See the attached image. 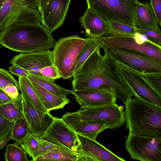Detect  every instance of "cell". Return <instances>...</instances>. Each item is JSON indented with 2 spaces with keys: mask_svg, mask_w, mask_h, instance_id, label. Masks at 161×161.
Returning <instances> with one entry per match:
<instances>
[{
  "mask_svg": "<svg viewBox=\"0 0 161 161\" xmlns=\"http://www.w3.org/2000/svg\"><path fill=\"white\" fill-rule=\"evenodd\" d=\"M101 48L93 51L73 77V90L107 89L125 102L134 96L133 92L120 74L117 63L106 53L103 55Z\"/></svg>",
  "mask_w": 161,
  "mask_h": 161,
  "instance_id": "cell-1",
  "label": "cell"
},
{
  "mask_svg": "<svg viewBox=\"0 0 161 161\" xmlns=\"http://www.w3.org/2000/svg\"><path fill=\"white\" fill-rule=\"evenodd\" d=\"M55 42L52 33L40 23L14 24L0 32V45L20 53L48 50Z\"/></svg>",
  "mask_w": 161,
  "mask_h": 161,
  "instance_id": "cell-2",
  "label": "cell"
},
{
  "mask_svg": "<svg viewBox=\"0 0 161 161\" xmlns=\"http://www.w3.org/2000/svg\"><path fill=\"white\" fill-rule=\"evenodd\" d=\"M124 102L126 128L129 133L161 138V108L136 97Z\"/></svg>",
  "mask_w": 161,
  "mask_h": 161,
  "instance_id": "cell-3",
  "label": "cell"
},
{
  "mask_svg": "<svg viewBox=\"0 0 161 161\" xmlns=\"http://www.w3.org/2000/svg\"><path fill=\"white\" fill-rule=\"evenodd\" d=\"M124 107L116 103L101 106L87 107L72 113L67 112L61 119L73 127L80 122L89 120L103 122L108 129L114 130L122 126L125 120Z\"/></svg>",
  "mask_w": 161,
  "mask_h": 161,
  "instance_id": "cell-4",
  "label": "cell"
},
{
  "mask_svg": "<svg viewBox=\"0 0 161 161\" xmlns=\"http://www.w3.org/2000/svg\"><path fill=\"white\" fill-rule=\"evenodd\" d=\"M86 38L77 35L60 38L52 51L53 64L64 80L73 77L79 56L86 42Z\"/></svg>",
  "mask_w": 161,
  "mask_h": 161,
  "instance_id": "cell-5",
  "label": "cell"
},
{
  "mask_svg": "<svg viewBox=\"0 0 161 161\" xmlns=\"http://www.w3.org/2000/svg\"><path fill=\"white\" fill-rule=\"evenodd\" d=\"M86 1L87 8L106 21H115L134 26L138 0Z\"/></svg>",
  "mask_w": 161,
  "mask_h": 161,
  "instance_id": "cell-6",
  "label": "cell"
},
{
  "mask_svg": "<svg viewBox=\"0 0 161 161\" xmlns=\"http://www.w3.org/2000/svg\"><path fill=\"white\" fill-rule=\"evenodd\" d=\"M37 0H7L0 9V31L18 23H41Z\"/></svg>",
  "mask_w": 161,
  "mask_h": 161,
  "instance_id": "cell-7",
  "label": "cell"
},
{
  "mask_svg": "<svg viewBox=\"0 0 161 161\" xmlns=\"http://www.w3.org/2000/svg\"><path fill=\"white\" fill-rule=\"evenodd\" d=\"M101 47L117 63L141 74L161 73V60L131 50L102 45Z\"/></svg>",
  "mask_w": 161,
  "mask_h": 161,
  "instance_id": "cell-8",
  "label": "cell"
},
{
  "mask_svg": "<svg viewBox=\"0 0 161 161\" xmlns=\"http://www.w3.org/2000/svg\"><path fill=\"white\" fill-rule=\"evenodd\" d=\"M97 39L102 46L139 52L161 60V47L138 33L131 35L109 31Z\"/></svg>",
  "mask_w": 161,
  "mask_h": 161,
  "instance_id": "cell-9",
  "label": "cell"
},
{
  "mask_svg": "<svg viewBox=\"0 0 161 161\" xmlns=\"http://www.w3.org/2000/svg\"><path fill=\"white\" fill-rule=\"evenodd\" d=\"M125 147L132 159L161 161V138L129 133L126 137Z\"/></svg>",
  "mask_w": 161,
  "mask_h": 161,
  "instance_id": "cell-10",
  "label": "cell"
},
{
  "mask_svg": "<svg viewBox=\"0 0 161 161\" xmlns=\"http://www.w3.org/2000/svg\"><path fill=\"white\" fill-rule=\"evenodd\" d=\"M117 64L120 74L131 89L134 96L144 102L161 108V95L150 86L143 75L122 64Z\"/></svg>",
  "mask_w": 161,
  "mask_h": 161,
  "instance_id": "cell-11",
  "label": "cell"
},
{
  "mask_svg": "<svg viewBox=\"0 0 161 161\" xmlns=\"http://www.w3.org/2000/svg\"><path fill=\"white\" fill-rule=\"evenodd\" d=\"M40 138L77 153L80 145L77 133L61 118L57 117Z\"/></svg>",
  "mask_w": 161,
  "mask_h": 161,
  "instance_id": "cell-12",
  "label": "cell"
},
{
  "mask_svg": "<svg viewBox=\"0 0 161 161\" xmlns=\"http://www.w3.org/2000/svg\"><path fill=\"white\" fill-rule=\"evenodd\" d=\"M20 92L23 114L28 125L30 133L40 137L53 123L55 117L49 112H44L37 108L25 94Z\"/></svg>",
  "mask_w": 161,
  "mask_h": 161,
  "instance_id": "cell-13",
  "label": "cell"
},
{
  "mask_svg": "<svg viewBox=\"0 0 161 161\" xmlns=\"http://www.w3.org/2000/svg\"><path fill=\"white\" fill-rule=\"evenodd\" d=\"M80 141L77 153L81 157L78 161H125L95 140L77 134Z\"/></svg>",
  "mask_w": 161,
  "mask_h": 161,
  "instance_id": "cell-14",
  "label": "cell"
},
{
  "mask_svg": "<svg viewBox=\"0 0 161 161\" xmlns=\"http://www.w3.org/2000/svg\"><path fill=\"white\" fill-rule=\"evenodd\" d=\"M10 63L28 71L31 74L42 76L40 70L53 64L52 52L50 50L21 53L9 60Z\"/></svg>",
  "mask_w": 161,
  "mask_h": 161,
  "instance_id": "cell-15",
  "label": "cell"
},
{
  "mask_svg": "<svg viewBox=\"0 0 161 161\" xmlns=\"http://www.w3.org/2000/svg\"><path fill=\"white\" fill-rule=\"evenodd\" d=\"M71 0H50L41 13L42 25L52 33L61 26Z\"/></svg>",
  "mask_w": 161,
  "mask_h": 161,
  "instance_id": "cell-16",
  "label": "cell"
},
{
  "mask_svg": "<svg viewBox=\"0 0 161 161\" xmlns=\"http://www.w3.org/2000/svg\"><path fill=\"white\" fill-rule=\"evenodd\" d=\"M81 109L115 103L117 97L111 90L107 89H86L71 91Z\"/></svg>",
  "mask_w": 161,
  "mask_h": 161,
  "instance_id": "cell-17",
  "label": "cell"
},
{
  "mask_svg": "<svg viewBox=\"0 0 161 161\" xmlns=\"http://www.w3.org/2000/svg\"><path fill=\"white\" fill-rule=\"evenodd\" d=\"M79 20L87 37L98 38L109 31L108 22L89 8Z\"/></svg>",
  "mask_w": 161,
  "mask_h": 161,
  "instance_id": "cell-18",
  "label": "cell"
},
{
  "mask_svg": "<svg viewBox=\"0 0 161 161\" xmlns=\"http://www.w3.org/2000/svg\"><path fill=\"white\" fill-rule=\"evenodd\" d=\"M158 22L149 2L138 1L134 21L137 28L161 32Z\"/></svg>",
  "mask_w": 161,
  "mask_h": 161,
  "instance_id": "cell-19",
  "label": "cell"
},
{
  "mask_svg": "<svg viewBox=\"0 0 161 161\" xmlns=\"http://www.w3.org/2000/svg\"><path fill=\"white\" fill-rule=\"evenodd\" d=\"M30 80L47 112L53 110L62 108L70 102L67 97L64 98L56 95L45 89L34 81Z\"/></svg>",
  "mask_w": 161,
  "mask_h": 161,
  "instance_id": "cell-20",
  "label": "cell"
},
{
  "mask_svg": "<svg viewBox=\"0 0 161 161\" xmlns=\"http://www.w3.org/2000/svg\"><path fill=\"white\" fill-rule=\"evenodd\" d=\"M72 129L78 134L96 140L98 135L104 130L107 129V127L102 121L89 120L78 123Z\"/></svg>",
  "mask_w": 161,
  "mask_h": 161,
  "instance_id": "cell-21",
  "label": "cell"
},
{
  "mask_svg": "<svg viewBox=\"0 0 161 161\" xmlns=\"http://www.w3.org/2000/svg\"><path fill=\"white\" fill-rule=\"evenodd\" d=\"M81 157L79 153L75 152L64 147L48 152L35 157L33 161H78Z\"/></svg>",
  "mask_w": 161,
  "mask_h": 161,
  "instance_id": "cell-22",
  "label": "cell"
},
{
  "mask_svg": "<svg viewBox=\"0 0 161 161\" xmlns=\"http://www.w3.org/2000/svg\"><path fill=\"white\" fill-rule=\"evenodd\" d=\"M28 79L32 80L45 89L58 96L66 98L67 94L71 93V91L59 86L55 82V80L43 76L30 75Z\"/></svg>",
  "mask_w": 161,
  "mask_h": 161,
  "instance_id": "cell-23",
  "label": "cell"
},
{
  "mask_svg": "<svg viewBox=\"0 0 161 161\" xmlns=\"http://www.w3.org/2000/svg\"><path fill=\"white\" fill-rule=\"evenodd\" d=\"M18 83L20 91L25 94L37 108L43 112H48L28 77L19 76Z\"/></svg>",
  "mask_w": 161,
  "mask_h": 161,
  "instance_id": "cell-24",
  "label": "cell"
},
{
  "mask_svg": "<svg viewBox=\"0 0 161 161\" xmlns=\"http://www.w3.org/2000/svg\"><path fill=\"white\" fill-rule=\"evenodd\" d=\"M0 114L5 119L14 122L23 115L22 97L19 96L13 101L0 106Z\"/></svg>",
  "mask_w": 161,
  "mask_h": 161,
  "instance_id": "cell-25",
  "label": "cell"
},
{
  "mask_svg": "<svg viewBox=\"0 0 161 161\" xmlns=\"http://www.w3.org/2000/svg\"><path fill=\"white\" fill-rule=\"evenodd\" d=\"M30 133L27 122L23 115L14 122L9 136L15 142L22 143Z\"/></svg>",
  "mask_w": 161,
  "mask_h": 161,
  "instance_id": "cell-26",
  "label": "cell"
},
{
  "mask_svg": "<svg viewBox=\"0 0 161 161\" xmlns=\"http://www.w3.org/2000/svg\"><path fill=\"white\" fill-rule=\"evenodd\" d=\"M86 44L78 58L73 77L77 74L82 65L93 51L101 46L97 38L87 37Z\"/></svg>",
  "mask_w": 161,
  "mask_h": 161,
  "instance_id": "cell-27",
  "label": "cell"
},
{
  "mask_svg": "<svg viewBox=\"0 0 161 161\" xmlns=\"http://www.w3.org/2000/svg\"><path fill=\"white\" fill-rule=\"evenodd\" d=\"M16 142L8 145L4 155L6 161H29L27 153Z\"/></svg>",
  "mask_w": 161,
  "mask_h": 161,
  "instance_id": "cell-28",
  "label": "cell"
},
{
  "mask_svg": "<svg viewBox=\"0 0 161 161\" xmlns=\"http://www.w3.org/2000/svg\"><path fill=\"white\" fill-rule=\"evenodd\" d=\"M19 144L30 157L34 158L39 147V137L30 133L27 137Z\"/></svg>",
  "mask_w": 161,
  "mask_h": 161,
  "instance_id": "cell-29",
  "label": "cell"
},
{
  "mask_svg": "<svg viewBox=\"0 0 161 161\" xmlns=\"http://www.w3.org/2000/svg\"><path fill=\"white\" fill-rule=\"evenodd\" d=\"M108 22L109 31L131 35H134L137 33L133 26L113 21Z\"/></svg>",
  "mask_w": 161,
  "mask_h": 161,
  "instance_id": "cell-30",
  "label": "cell"
},
{
  "mask_svg": "<svg viewBox=\"0 0 161 161\" xmlns=\"http://www.w3.org/2000/svg\"><path fill=\"white\" fill-rule=\"evenodd\" d=\"M135 28L137 33L144 36L149 42L161 47V32Z\"/></svg>",
  "mask_w": 161,
  "mask_h": 161,
  "instance_id": "cell-31",
  "label": "cell"
},
{
  "mask_svg": "<svg viewBox=\"0 0 161 161\" xmlns=\"http://www.w3.org/2000/svg\"><path fill=\"white\" fill-rule=\"evenodd\" d=\"M142 75L150 86L161 95V73H147Z\"/></svg>",
  "mask_w": 161,
  "mask_h": 161,
  "instance_id": "cell-32",
  "label": "cell"
},
{
  "mask_svg": "<svg viewBox=\"0 0 161 161\" xmlns=\"http://www.w3.org/2000/svg\"><path fill=\"white\" fill-rule=\"evenodd\" d=\"M10 85L15 86L20 90L18 82L15 79L7 70L0 68V89L2 90Z\"/></svg>",
  "mask_w": 161,
  "mask_h": 161,
  "instance_id": "cell-33",
  "label": "cell"
},
{
  "mask_svg": "<svg viewBox=\"0 0 161 161\" xmlns=\"http://www.w3.org/2000/svg\"><path fill=\"white\" fill-rule=\"evenodd\" d=\"M14 122L7 120L0 114V142L9 136Z\"/></svg>",
  "mask_w": 161,
  "mask_h": 161,
  "instance_id": "cell-34",
  "label": "cell"
},
{
  "mask_svg": "<svg viewBox=\"0 0 161 161\" xmlns=\"http://www.w3.org/2000/svg\"><path fill=\"white\" fill-rule=\"evenodd\" d=\"M61 147L63 146L53 144L39 137V149L35 157L42 155L53 150L58 149Z\"/></svg>",
  "mask_w": 161,
  "mask_h": 161,
  "instance_id": "cell-35",
  "label": "cell"
},
{
  "mask_svg": "<svg viewBox=\"0 0 161 161\" xmlns=\"http://www.w3.org/2000/svg\"><path fill=\"white\" fill-rule=\"evenodd\" d=\"M39 73L42 76L54 80L61 78L53 64L42 68L39 70Z\"/></svg>",
  "mask_w": 161,
  "mask_h": 161,
  "instance_id": "cell-36",
  "label": "cell"
},
{
  "mask_svg": "<svg viewBox=\"0 0 161 161\" xmlns=\"http://www.w3.org/2000/svg\"><path fill=\"white\" fill-rule=\"evenodd\" d=\"M149 3L159 26L161 25V0H150Z\"/></svg>",
  "mask_w": 161,
  "mask_h": 161,
  "instance_id": "cell-37",
  "label": "cell"
},
{
  "mask_svg": "<svg viewBox=\"0 0 161 161\" xmlns=\"http://www.w3.org/2000/svg\"><path fill=\"white\" fill-rule=\"evenodd\" d=\"M2 90L9 97L14 99L21 96V93L19 92L17 87L13 85L7 86Z\"/></svg>",
  "mask_w": 161,
  "mask_h": 161,
  "instance_id": "cell-38",
  "label": "cell"
},
{
  "mask_svg": "<svg viewBox=\"0 0 161 161\" xmlns=\"http://www.w3.org/2000/svg\"><path fill=\"white\" fill-rule=\"evenodd\" d=\"M8 69L11 74L18 76L28 77L31 75L28 71L14 65L9 67Z\"/></svg>",
  "mask_w": 161,
  "mask_h": 161,
  "instance_id": "cell-39",
  "label": "cell"
},
{
  "mask_svg": "<svg viewBox=\"0 0 161 161\" xmlns=\"http://www.w3.org/2000/svg\"><path fill=\"white\" fill-rule=\"evenodd\" d=\"M50 0H37L38 9L41 14Z\"/></svg>",
  "mask_w": 161,
  "mask_h": 161,
  "instance_id": "cell-40",
  "label": "cell"
},
{
  "mask_svg": "<svg viewBox=\"0 0 161 161\" xmlns=\"http://www.w3.org/2000/svg\"><path fill=\"white\" fill-rule=\"evenodd\" d=\"M12 140L10 136H9L0 142V149L5 147L6 144L10 140Z\"/></svg>",
  "mask_w": 161,
  "mask_h": 161,
  "instance_id": "cell-41",
  "label": "cell"
},
{
  "mask_svg": "<svg viewBox=\"0 0 161 161\" xmlns=\"http://www.w3.org/2000/svg\"><path fill=\"white\" fill-rule=\"evenodd\" d=\"M7 0H0V9Z\"/></svg>",
  "mask_w": 161,
  "mask_h": 161,
  "instance_id": "cell-42",
  "label": "cell"
}]
</instances>
